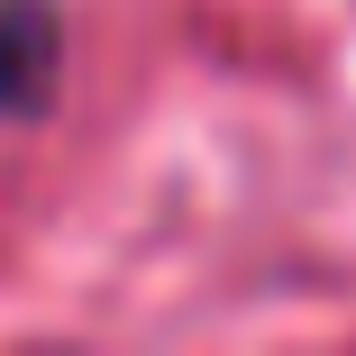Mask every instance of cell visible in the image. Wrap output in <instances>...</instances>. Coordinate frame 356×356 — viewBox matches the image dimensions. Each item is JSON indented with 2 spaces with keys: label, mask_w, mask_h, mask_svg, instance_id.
Here are the masks:
<instances>
[{
  "label": "cell",
  "mask_w": 356,
  "mask_h": 356,
  "mask_svg": "<svg viewBox=\"0 0 356 356\" xmlns=\"http://www.w3.org/2000/svg\"><path fill=\"white\" fill-rule=\"evenodd\" d=\"M55 64H64V28L46 0H0V119H28L55 92Z\"/></svg>",
  "instance_id": "obj_1"
}]
</instances>
